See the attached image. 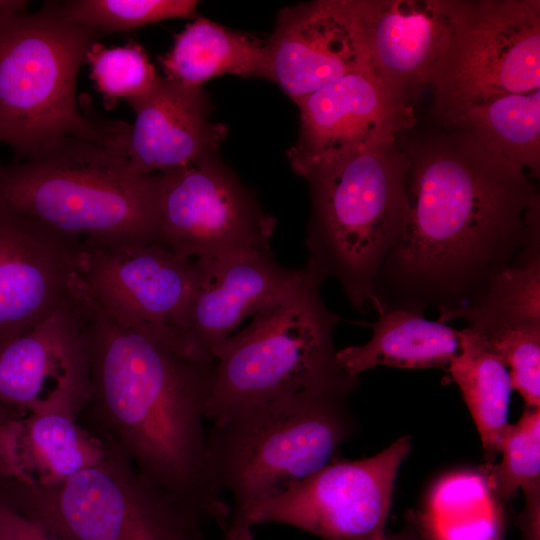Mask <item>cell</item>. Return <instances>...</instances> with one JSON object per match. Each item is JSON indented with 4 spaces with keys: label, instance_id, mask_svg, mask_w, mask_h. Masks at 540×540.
Segmentation results:
<instances>
[{
    "label": "cell",
    "instance_id": "cell-11",
    "mask_svg": "<svg viewBox=\"0 0 540 540\" xmlns=\"http://www.w3.org/2000/svg\"><path fill=\"white\" fill-rule=\"evenodd\" d=\"M411 448L398 438L378 454L331 461L286 493L252 508V525L279 523L323 540H373L385 534L393 485Z\"/></svg>",
    "mask_w": 540,
    "mask_h": 540
},
{
    "label": "cell",
    "instance_id": "cell-30",
    "mask_svg": "<svg viewBox=\"0 0 540 540\" xmlns=\"http://www.w3.org/2000/svg\"><path fill=\"white\" fill-rule=\"evenodd\" d=\"M25 412L0 403V479L18 480L17 440Z\"/></svg>",
    "mask_w": 540,
    "mask_h": 540
},
{
    "label": "cell",
    "instance_id": "cell-19",
    "mask_svg": "<svg viewBox=\"0 0 540 540\" xmlns=\"http://www.w3.org/2000/svg\"><path fill=\"white\" fill-rule=\"evenodd\" d=\"M135 113L126 157L138 174L166 172L217 156L227 128L210 119L211 102L203 87L161 76L146 95L128 100Z\"/></svg>",
    "mask_w": 540,
    "mask_h": 540
},
{
    "label": "cell",
    "instance_id": "cell-13",
    "mask_svg": "<svg viewBox=\"0 0 540 540\" xmlns=\"http://www.w3.org/2000/svg\"><path fill=\"white\" fill-rule=\"evenodd\" d=\"M297 106L299 134L287 157L302 177L341 157L393 144L416 124L414 108L401 101L372 67L337 79Z\"/></svg>",
    "mask_w": 540,
    "mask_h": 540
},
{
    "label": "cell",
    "instance_id": "cell-25",
    "mask_svg": "<svg viewBox=\"0 0 540 540\" xmlns=\"http://www.w3.org/2000/svg\"><path fill=\"white\" fill-rule=\"evenodd\" d=\"M468 327L540 326V239L529 243L492 281L483 298L460 312Z\"/></svg>",
    "mask_w": 540,
    "mask_h": 540
},
{
    "label": "cell",
    "instance_id": "cell-6",
    "mask_svg": "<svg viewBox=\"0 0 540 540\" xmlns=\"http://www.w3.org/2000/svg\"><path fill=\"white\" fill-rule=\"evenodd\" d=\"M408 157L401 139L353 153L309 172L311 214L306 268L335 279L362 310L408 210Z\"/></svg>",
    "mask_w": 540,
    "mask_h": 540
},
{
    "label": "cell",
    "instance_id": "cell-24",
    "mask_svg": "<svg viewBox=\"0 0 540 540\" xmlns=\"http://www.w3.org/2000/svg\"><path fill=\"white\" fill-rule=\"evenodd\" d=\"M448 130L467 134L486 151L519 165L534 180L539 178L540 91L475 106Z\"/></svg>",
    "mask_w": 540,
    "mask_h": 540
},
{
    "label": "cell",
    "instance_id": "cell-34",
    "mask_svg": "<svg viewBox=\"0 0 540 540\" xmlns=\"http://www.w3.org/2000/svg\"><path fill=\"white\" fill-rule=\"evenodd\" d=\"M373 540H423L415 525H406L398 532L384 534Z\"/></svg>",
    "mask_w": 540,
    "mask_h": 540
},
{
    "label": "cell",
    "instance_id": "cell-22",
    "mask_svg": "<svg viewBox=\"0 0 540 540\" xmlns=\"http://www.w3.org/2000/svg\"><path fill=\"white\" fill-rule=\"evenodd\" d=\"M159 62L165 78L191 87L224 74L264 78V41L197 17Z\"/></svg>",
    "mask_w": 540,
    "mask_h": 540
},
{
    "label": "cell",
    "instance_id": "cell-35",
    "mask_svg": "<svg viewBox=\"0 0 540 540\" xmlns=\"http://www.w3.org/2000/svg\"><path fill=\"white\" fill-rule=\"evenodd\" d=\"M482 540H503V534H499V535L489 537V538H486V539H482Z\"/></svg>",
    "mask_w": 540,
    "mask_h": 540
},
{
    "label": "cell",
    "instance_id": "cell-3",
    "mask_svg": "<svg viewBox=\"0 0 540 540\" xmlns=\"http://www.w3.org/2000/svg\"><path fill=\"white\" fill-rule=\"evenodd\" d=\"M100 37L68 20L55 1L0 21V143L14 162L65 136L126 156L131 125L81 111L76 97L78 73Z\"/></svg>",
    "mask_w": 540,
    "mask_h": 540
},
{
    "label": "cell",
    "instance_id": "cell-9",
    "mask_svg": "<svg viewBox=\"0 0 540 540\" xmlns=\"http://www.w3.org/2000/svg\"><path fill=\"white\" fill-rule=\"evenodd\" d=\"M428 88L443 129L475 106L540 91V1L457 0Z\"/></svg>",
    "mask_w": 540,
    "mask_h": 540
},
{
    "label": "cell",
    "instance_id": "cell-23",
    "mask_svg": "<svg viewBox=\"0 0 540 540\" xmlns=\"http://www.w3.org/2000/svg\"><path fill=\"white\" fill-rule=\"evenodd\" d=\"M448 371L460 388L486 458L493 459L509 425L513 386L507 367L466 327L462 329V349L451 361Z\"/></svg>",
    "mask_w": 540,
    "mask_h": 540
},
{
    "label": "cell",
    "instance_id": "cell-31",
    "mask_svg": "<svg viewBox=\"0 0 540 540\" xmlns=\"http://www.w3.org/2000/svg\"><path fill=\"white\" fill-rule=\"evenodd\" d=\"M0 540H59L0 497Z\"/></svg>",
    "mask_w": 540,
    "mask_h": 540
},
{
    "label": "cell",
    "instance_id": "cell-20",
    "mask_svg": "<svg viewBox=\"0 0 540 540\" xmlns=\"http://www.w3.org/2000/svg\"><path fill=\"white\" fill-rule=\"evenodd\" d=\"M371 339L363 345L338 350L340 370L357 378L378 366L404 369L444 368L462 349V330L431 321L423 313L393 309L379 314Z\"/></svg>",
    "mask_w": 540,
    "mask_h": 540
},
{
    "label": "cell",
    "instance_id": "cell-16",
    "mask_svg": "<svg viewBox=\"0 0 540 540\" xmlns=\"http://www.w3.org/2000/svg\"><path fill=\"white\" fill-rule=\"evenodd\" d=\"M79 292L29 331L0 342L1 404L26 414L69 411L79 416L89 395Z\"/></svg>",
    "mask_w": 540,
    "mask_h": 540
},
{
    "label": "cell",
    "instance_id": "cell-14",
    "mask_svg": "<svg viewBox=\"0 0 540 540\" xmlns=\"http://www.w3.org/2000/svg\"><path fill=\"white\" fill-rule=\"evenodd\" d=\"M80 241L0 204V342L29 331L75 299Z\"/></svg>",
    "mask_w": 540,
    "mask_h": 540
},
{
    "label": "cell",
    "instance_id": "cell-2",
    "mask_svg": "<svg viewBox=\"0 0 540 540\" xmlns=\"http://www.w3.org/2000/svg\"><path fill=\"white\" fill-rule=\"evenodd\" d=\"M78 304L89 367L80 422L152 485L224 529L231 509L204 427L215 360L186 353L167 325L119 323L84 290Z\"/></svg>",
    "mask_w": 540,
    "mask_h": 540
},
{
    "label": "cell",
    "instance_id": "cell-7",
    "mask_svg": "<svg viewBox=\"0 0 540 540\" xmlns=\"http://www.w3.org/2000/svg\"><path fill=\"white\" fill-rule=\"evenodd\" d=\"M322 283L304 266L245 328L214 348L206 419L220 424L249 407L349 377L333 344L343 319L324 303Z\"/></svg>",
    "mask_w": 540,
    "mask_h": 540
},
{
    "label": "cell",
    "instance_id": "cell-18",
    "mask_svg": "<svg viewBox=\"0 0 540 540\" xmlns=\"http://www.w3.org/2000/svg\"><path fill=\"white\" fill-rule=\"evenodd\" d=\"M375 74L414 108L447 43L457 0H352Z\"/></svg>",
    "mask_w": 540,
    "mask_h": 540
},
{
    "label": "cell",
    "instance_id": "cell-29",
    "mask_svg": "<svg viewBox=\"0 0 540 540\" xmlns=\"http://www.w3.org/2000/svg\"><path fill=\"white\" fill-rule=\"evenodd\" d=\"M507 367L527 408H540V326L468 327Z\"/></svg>",
    "mask_w": 540,
    "mask_h": 540
},
{
    "label": "cell",
    "instance_id": "cell-27",
    "mask_svg": "<svg viewBox=\"0 0 540 540\" xmlns=\"http://www.w3.org/2000/svg\"><path fill=\"white\" fill-rule=\"evenodd\" d=\"M71 22L93 29L102 37L167 19H195V0H70L57 1Z\"/></svg>",
    "mask_w": 540,
    "mask_h": 540
},
{
    "label": "cell",
    "instance_id": "cell-10",
    "mask_svg": "<svg viewBox=\"0 0 540 540\" xmlns=\"http://www.w3.org/2000/svg\"><path fill=\"white\" fill-rule=\"evenodd\" d=\"M159 243L191 260L271 251L276 220L218 156L159 172Z\"/></svg>",
    "mask_w": 540,
    "mask_h": 540
},
{
    "label": "cell",
    "instance_id": "cell-17",
    "mask_svg": "<svg viewBox=\"0 0 540 540\" xmlns=\"http://www.w3.org/2000/svg\"><path fill=\"white\" fill-rule=\"evenodd\" d=\"M195 262L193 291L169 326L187 353L205 360H214V348L247 317L284 292L301 273V269L281 265L271 251Z\"/></svg>",
    "mask_w": 540,
    "mask_h": 540
},
{
    "label": "cell",
    "instance_id": "cell-8",
    "mask_svg": "<svg viewBox=\"0 0 540 540\" xmlns=\"http://www.w3.org/2000/svg\"><path fill=\"white\" fill-rule=\"evenodd\" d=\"M0 497L59 540H205L201 517L108 447L99 462L58 484L0 479Z\"/></svg>",
    "mask_w": 540,
    "mask_h": 540
},
{
    "label": "cell",
    "instance_id": "cell-26",
    "mask_svg": "<svg viewBox=\"0 0 540 540\" xmlns=\"http://www.w3.org/2000/svg\"><path fill=\"white\" fill-rule=\"evenodd\" d=\"M498 464L488 463L482 475L496 499L508 500L521 489L525 496L540 490V408H527L509 424L503 436Z\"/></svg>",
    "mask_w": 540,
    "mask_h": 540
},
{
    "label": "cell",
    "instance_id": "cell-32",
    "mask_svg": "<svg viewBox=\"0 0 540 540\" xmlns=\"http://www.w3.org/2000/svg\"><path fill=\"white\" fill-rule=\"evenodd\" d=\"M252 526L246 515L231 513L221 540H254Z\"/></svg>",
    "mask_w": 540,
    "mask_h": 540
},
{
    "label": "cell",
    "instance_id": "cell-33",
    "mask_svg": "<svg viewBox=\"0 0 540 540\" xmlns=\"http://www.w3.org/2000/svg\"><path fill=\"white\" fill-rule=\"evenodd\" d=\"M28 3L25 0H0V21L12 15L25 12Z\"/></svg>",
    "mask_w": 540,
    "mask_h": 540
},
{
    "label": "cell",
    "instance_id": "cell-15",
    "mask_svg": "<svg viewBox=\"0 0 540 540\" xmlns=\"http://www.w3.org/2000/svg\"><path fill=\"white\" fill-rule=\"evenodd\" d=\"M372 67L352 0L284 7L264 41V78L296 104L307 95Z\"/></svg>",
    "mask_w": 540,
    "mask_h": 540
},
{
    "label": "cell",
    "instance_id": "cell-21",
    "mask_svg": "<svg viewBox=\"0 0 540 540\" xmlns=\"http://www.w3.org/2000/svg\"><path fill=\"white\" fill-rule=\"evenodd\" d=\"M106 453L107 446L84 427L76 413H29L21 419L18 432L17 481L58 484L96 464Z\"/></svg>",
    "mask_w": 540,
    "mask_h": 540
},
{
    "label": "cell",
    "instance_id": "cell-1",
    "mask_svg": "<svg viewBox=\"0 0 540 540\" xmlns=\"http://www.w3.org/2000/svg\"><path fill=\"white\" fill-rule=\"evenodd\" d=\"M408 210L376 278L370 305L439 311L448 322L474 307L494 278L540 239V196L519 165L456 130L401 139Z\"/></svg>",
    "mask_w": 540,
    "mask_h": 540
},
{
    "label": "cell",
    "instance_id": "cell-4",
    "mask_svg": "<svg viewBox=\"0 0 540 540\" xmlns=\"http://www.w3.org/2000/svg\"><path fill=\"white\" fill-rule=\"evenodd\" d=\"M0 204L76 239L159 242L158 174L135 173L122 153L78 137L0 163Z\"/></svg>",
    "mask_w": 540,
    "mask_h": 540
},
{
    "label": "cell",
    "instance_id": "cell-5",
    "mask_svg": "<svg viewBox=\"0 0 540 540\" xmlns=\"http://www.w3.org/2000/svg\"><path fill=\"white\" fill-rule=\"evenodd\" d=\"M357 378L292 392L213 424L209 460L231 513L244 514L270 501L329 464L350 436L347 397Z\"/></svg>",
    "mask_w": 540,
    "mask_h": 540
},
{
    "label": "cell",
    "instance_id": "cell-12",
    "mask_svg": "<svg viewBox=\"0 0 540 540\" xmlns=\"http://www.w3.org/2000/svg\"><path fill=\"white\" fill-rule=\"evenodd\" d=\"M78 275L84 292L119 323L164 326L192 293L197 266L159 242L81 239Z\"/></svg>",
    "mask_w": 540,
    "mask_h": 540
},
{
    "label": "cell",
    "instance_id": "cell-28",
    "mask_svg": "<svg viewBox=\"0 0 540 540\" xmlns=\"http://www.w3.org/2000/svg\"><path fill=\"white\" fill-rule=\"evenodd\" d=\"M86 62L107 109L121 98L128 101L146 95L161 77L144 48L133 41L114 48H106L98 41L87 53Z\"/></svg>",
    "mask_w": 540,
    "mask_h": 540
}]
</instances>
